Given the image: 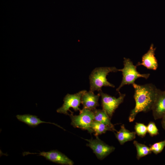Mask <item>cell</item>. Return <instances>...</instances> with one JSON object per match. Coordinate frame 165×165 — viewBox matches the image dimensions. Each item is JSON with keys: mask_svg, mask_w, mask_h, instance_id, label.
Segmentation results:
<instances>
[{"mask_svg": "<svg viewBox=\"0 0 165 165\" xmlns=\"http://www.w3.org/2000/svg\"><path fill=\"white\" fill-rule=\"evenodd\" d=\"M155 50L156 48L154 47L153 45L152 44L148 52L142 56L141 62H138L136 65H143L149 69L156 70L158 64L155 57Z\"/></svg>", "mask_w": 165, "mask_h": 165, "instance_id": "30bf717a", "label": "cell"}, {"mask_svg": "<svg viewBox=\"0 0 165 165\" xmlns=\"http://www.w3.org/2000/svg\"><path fill=\"white\" fill-rule=\"evenodd\" d=\"M161 124L163 128L165 130V116L162 118Z\"/></svg>", "mask_w": 165, "mask_h": 165, "instance_id": "ffe728a7", "label": "cell"}, {"mask_svg": "<svg viewBox=\"0 0 165 165\" xmlns=\"http://www.w3.org/2000/svg\"><path fill=\"white\" fill-rule=\"evenodd\" d=\"M94 115V120L103 123L112 128L113 132L117 131L111 121L110 118L105 111L95 109L92 111Z\"/></svg>", "mask_w": 165, "mask_h": 165, "instance_id": "5bb4252c", "label": "cell"}, {"mask_svg": "<svg viewBox=\"0 0 165 165\" xmlns=\"http://www.w3.org/2000/svg\"><path fill=\"white\" fill-rule=\"evenodd\" d=\"M123 68L119 69V71L122 72L123 77L121 83L116 89L119 93L120 89L126 85H133L135 81L139 78L142 77L146 79L148 78L150 74H141L137 69V66L133 64L132 61L129 58H124L123 61Z\"/></svg>", "mask_w": 165, "mask_h": 165, "instance_id": "3957f363", "label": "cell"}, {"mask_svg": "<svg viewBox=\"0 0 165 165\" xmlns=\"http://www.w3.org/2000/svg\"><path fill=\"white\" fill-rule=\"evenodd\" d=\"M147 127V132L151 136L156 135L159 134L158 130L154 122H149Z\"/></svg>", "mask_w": 165, "mask_h": 165, "instance_id": "d6986e66", "label": "cell"}, {"mask_svg": "<svg viewBox=\"0 0 165 165\" xmlns=\"http://www.w3.org/2000/svg\"><path fill=\"white\" fill-rule=\"evenodd\" d=\"M17 119L20 121L23 122L30 127H35L42 123H46L53 124L63 128L60 126L54 123L46 122L41 120L38 117L35 115L26 114L22 115H18L16 116Z\"/></svg>", "mask_w": 165, "mask_h": 165, "instance_id": "7c38bea8", "label": "cell"}, {"mask_svg": "<svg viewBox=\"0 0 165 165\" xmlns=\"http://www.w3.org/2000/svg\"><path fill=\"white\" fill-rule=\"evenodd\" d=\"M29 154H38V156H42L46 160L61 165H73L74 163L64 154L57 150H52L49 152L44 151L39 153L25 152L24 156Z\"/></svg>", "mask_w": 165, "mask_h": 165, "instance_id": "ba28073f", "label": "cell"}, {"mask_svg": "<svg viewBox=\"0 0 165 165\" xmlns=\"http://www.w3.org/2000/svg\"><path fill=\"white\" fill-rule=\"evenodd\" d=\"M134 129L137 135L142 138L144 137L147 132V126L142 123H136Z\"/></svg>", "mask_w": 165, "mask_h": 165, "instance_id": "e0dca14e", "label": "cell"}, {"mask_svg": "<svg viewBox=\"0 0 165 165\" xmlns=\"http://www.w3.org/2000/svg\"><path fill=\"white\" fill-rule=\"evenodd\" d=\"M133 144L136 149V158L138 160L152 152L150 148L144 144L139 143L136 141H134Z\"/></svg>", "mask_w": 165, "mask_h": 165, "instance_id": "2e32d148", "label": "cell"}, {"mask_svg": "<svg viewBox=\"0 0 165 165\" xmlns=\"http://www.w3.org/2000/svg\"><path fill=\"white\" fill-rule=\"evenodd\" d=\"M86 91L83 90L74 94H67L64 98L62 106L57 110V112L69 115L68 111H70L69 109L71 108L75 111L80 112L81 109L79 107L81 103V97Z\"/></svg>", "mask_w": 165, "mask_h": 165, "instance_id": "52a82bcc", "label": "cell"}, {"mask_svg": "<svg viewBox=\"0 0 165 165\" xmlns=\"http://www.w3.org/2000/svg\"><path fill=\"white\" fill-rule=\"evenodd\" d=\"M132 85L134 90V97L135 105L131 111L129 117L130 122L134 120L138 113L152 110L158 89L152 83L140 85L134 83Z\"/></svg>", "mask_w": 165, "mask_h": 165, "instance_id": "6da1fadb", "label": "cell"}, {"mask_svg": "<svg viewBox=\"0 0 165 165\" xmlns=\"http://www.w3.org/2000/svg\"><path fill=\"white\" fill-rule=\"evenodd\" d=\"M100 96L99 93L95 94L94 92L86 90L83 94L81 97V103L83 108L93 111L99 106L98 100Z\"/></svg>", "mask_w": 165, "mask_h": 165, "instance_id": "8fae6325", "label": "cell"}, {"mask_svg": "<svg viewBox=\"0 0 165 165\" xmlns=\"http://www.w3.org/2000/svg\"><path fill=\"white\" fill-rule=\"evenodd\" d=\"M90 126L91 129L95 133L94 135L96 137L105 133L107 131H113L112 129L108 126L95 120L92 122Z\"/></svg>", "mask_w": 165, "mask_h": 165, "instance_id": "9a60e30c", "label": "cell"}, {"mask_svg": "<svg viewBox=\"0 0 165 165\" xmlns=\"http://www.w3.org/2000/svg\"><path fill=\"white\" fill-rule=\"evenodd\" d=\"M98 92L101 97L102 109L111 118L116 109L123 102L125 94L120 93L119 97L117 98L103 93L102 90Z\"/></svg>", "mask_w": 165, "mask_h": 165, "instance_id": "5b68a950", "label": "cell"}, {"mask_svg": "<svg viewBox=\"0 0 165 165\" xmlns=\"http://www.w3.org/2000/svg\"><path fill=\"white\" fill-rule=\"evenodd\" d=\"M164 91H165V90Z\"/></svg>", "mask_w": 165, "mask_h": 165, "instance_id": "44dd1931", "label": "cell"}, {"mask_svg": "<svg viewBox=\"0 0 165 165\" xmlns=\"http://www.w3.org/2000/svg\"><path fill=\"white\" fill-rule=\"evenodd\" d=\"M152 110L155 120L162 118L165 116V91L157 89L156 99Z\"/></svg>", "mask_w": 165, "mask_h": 165, "instance_id": "9c48e42d", "label": "cell"}, {"mask_svg": "<svg viewBox=\"0 0 165 165\" xmlns=\"http://www.w3.org/2000/svg\"><path fill=\"white\" fill-rule=\"evenodd\" d=\"M79 112L78 115H74L72 112L69 114L71 119V125L75 128L87 130L91 134L94 132L90 126L91 123L94 120L93 111L83 108Z\"/></svg>", "mask_w": 165, "mask_h": 165, "instance_id": "277c9868", "label": "cell"}, {"mask_svg": "<svg viewBox=\"0 0 165 165\" xmlns=\"http://www.w3.org/2000/svg\"><path fill=\"white\" fill-rule=\"evenodd\" d=\"M115 136L121 145L125 142L134 139L136 137V133L135 132H130L127 129L124 124L121 126L119 131L115 133Z\"/></svg>", "mask_w": 165, "mask_h": 165, "instance_id": "4fadbf2b", "label": "cell"}, {"mask_svg": "<svg viewBox=\"0 0 165 165\" xmlns=\"http://www.w3.org/2000/svg\"><path fill=\"white\" fill-rule=\"evenodd\" d=\"M118 71L119 69L115 67H100L94 69L89 75L90 90L99 92L103 86L115 87L114 85L108 81L106 77L110 72Z\"/></svg>", "mask_w": 165, "mask_h": 165, "instance_id": "7a4b0ae2", "label": "cell"}, {"mask_svg": "<svg viewBox=\"0 0 165 165\" xmlns=\"http://www.w3.org/2000/svg\"><path fill=\"white\" fill-rule=\"evenodd\" d=\"M88 142L86 145L93 150L97 158L102 160L115 150V148L105 143L100 139L98 136L95 139H84Z\"/></svg>", "mask_w": 165, "mask_h": 165, "instance_id": "8992f818", "label": "cell"}, {"mask_svg": "<svg viewBox=\"0 0 165 165\" xmlns=\"http://www.w3.org/2000/svg\"><path fill=\"white\" fill-rule=\"evenodd\" d=\"M165 146V139L163 141L156 143L150 146V148L152 152L155 154L161 152Z\"/></svg>", "mask_w": 165, "mask_h": 165, "instance_id": "ac0fdd59", "label": "cell"}]
</instances>
